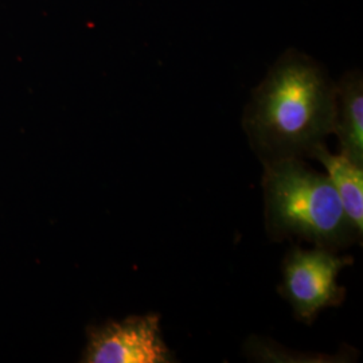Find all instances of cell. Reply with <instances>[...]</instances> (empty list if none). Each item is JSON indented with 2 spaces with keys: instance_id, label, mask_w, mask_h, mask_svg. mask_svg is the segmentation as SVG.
<instances>
[{
  "instance_id": "cell-1",
  "label": "cell",
  "mask_w": 363,
  "mask_h": 363,
  "mask_svg": "<svg viewBox=\"0 0 363 363\" xmlns=\"http://www.w3.org/2000/svg\"><path fill=\"white\" fill-rule=\"evenodd\" d=\"M335 117L337 84L310 55L289 49L252 91L242 127L265 163L310 156L334 133Z\"/></svg>"
},
{
  "instance_id": "cell-2",
  "label": "cell",
  "mask_w": 363,
  "mask_h": 363,
  "mask_svg": "<svg viewBox=\"0 0 363 363\" xmlns=\"http://www.w3.org/2000/svg\"><path fill=\"white\" fill-rule=\"evenodd\" d=\"M262 191L267 230L273 240L298 237L337 250L359 238L331 179L301 157L265 162Z\"/></svg>"
},
{
  "instance_id": "cell-3",
  "label": "cell",
  "mask_w": 363,
  "mask_h": 363,
  "mask_svg": "<svg viewBox=\"0 0 363 363\" xmlns=\"http://www.w3.org/2000/svg\"><path fill=\"white\" fill-rule=\"evenodd\" d=\"M350 264L352 257L337 256L335 250L325 247H292L283 264L280 292L292 307L295 318L310 325L325 308L339 306L346 289L337 284V277Z\"/></svg>"
},
{
  "instance_id": "cell-4",
  "label": "cell",
  "mask_w": 363,
  "mask_h": 363,
  "mask_svg": "<svg viewBox=\"0 0 363 363\" xmlns=\"http://www.w3.org/2000/svg\"><path fill=\"white\" fill-rule=\"evenodd\" d=\"M82 362L171 363L157 313L136 315L91 330Z\"/></svg>"
},
{
  "instance_id": "cell-5",
  "label": "cell",
  "mask_w": 363,
  "mask_h": 363,
  "mask_svg": "<svg viewBox=\"0 0 363 363\" xmlns=\"http://www.w3.org/2000/svg\"><path fill=\"white\" fill-rule=\"evenodd\" d=\"M334 133L340 155L363 166V79L361 70H351L337 84V117Z\"/></svg>"
},
{
  "instance_id": "cell-6",
  "label": "cell",
  "mask_w": 363,
  "mask_h": 363,
  "mask_svg": "<svg viewBox=\"0 0 363 363\" xmlns=\"http://www.w3.org/2000/svg\"><path fill=\"white\" fill-rule=\"evenodd\" d=\"M310 156L325 166L327 177L337 190L343 210L361 238L363 233V166L352 163L340 154H331L325 144L318 145Z\"/></svg>"
}]
</instances>
